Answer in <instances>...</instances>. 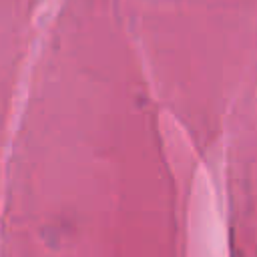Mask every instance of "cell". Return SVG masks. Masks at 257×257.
I'll list each match as a JSON object with an SVG mask.
<instances>
[]
</instances>
